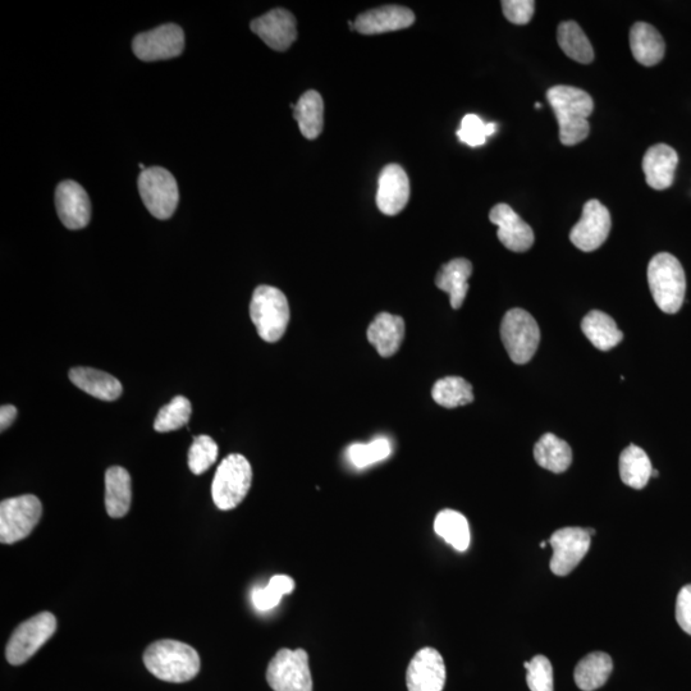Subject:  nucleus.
<instances>
[{"label":"nucleus","instance_id":"f257e3e1","mask_svg":"<svg viewBox=\"0 0 691 691\" xmlns=\"http://www.w3.org/2000/svg\"><path fill=\"white\" fill-rule=\"evenodd\" d=\"M547 99L560 126L561 143L572 146L587 139L588 118L594 111L592 96L572 86L558 85L547 91Z\"/></svg>","mask_w":691,"mask_h":691},{"label":"nucleus","instance_id":"f03ea898","mask_svg":"<svg viewBox=\"0 0 691 691\" xmlns=\"http://www.w3.org/2000/svg\"><path fill=\"white\" fill-rule=\"evenodd\" d=\"M144 663L157 679L182 684L194 679L200 671V656L189 644L177 640H159L149 645Z\"/></svg>","mask_w":691,"mask_h":691},{"label":"nucleus","instance_id":"7ed1b4c3","mask_svg":"<svg viewBox=\"0 0 691 691\" xmlns=\"http://www.w3.org/2000/svg\"><path fill=\"white\" fill-rule=\"evenodd\" d=\"M648 283L654 302L666 314H676L684 304L686 277L674 255L661 253L648 265Z\"/></svg>","mask_w":691,"mask_h":691},{"label":"nucleus","instance_id":"20e7f679","mask_svg":"<svg viewBox=\"0 0 691 691\" xmlns=\"http://www.w3.org/2000/svg\"><path fill=\"white\" fill-rule=\"evenodd\" d=\"M250 318L262 340L278 342L285 336L290 323V306L281 290L272 286H259L250 304Z\"/></svg>","mask_w":691,"mask_h":691},{"label":"nucleus","instance_id":"39448f33","mask_svg":"<svg viewBox=\"0 0 691 691\" xmlns=\"http://www.w3.org/2000/svg\"><path fill=\"white\" fill-rule=\"evenodd\" d=\"M253 483V469L245 456L239 453L227 456L214 475L212 496L215 506L222 511L236 509L245 500Z\"/></svg>","mask_w":691,"mask_h":691},{"label":"nucleus","instance_id":"423d86ee","mask_svg":"<svg viewBox=\"0 0 691 691\" xmlns=\"http://www.w3.org/2000/svg\"><path fill=\"white\" fill-rule=\"evenodd\" d=\"M501 338L510 359L515 364L524 365L533 359L538 350L541 329L528 311L512 309L502 320Z\"/></svg>","mask_w":691,"mask_h":691},{"label":"nucleus","instance_id":"0eeeda50","mask_svg":"<svg viewBox=\"0 0 691 691\" xmlns=\"http://www.w3.org/2000/svg\"><path fill=\"white\" fill-rule=\"evenodd\" d=\"M43 515V506L32 494L0 503V542L15 544L29 537Z\"/></svg>","mask_w":691,"mask_h":691},{"label":"nucleus","instance_id":"6e6552de","mask_svg":"<svg viewBox=\"0 0 691 691\" xmlns=\"http://www.w3.org/2000/svg\"><path fill=\"white\" fill-rule=\"evenodd\" d=\"M139 191L146 209L155 218L168 219L176 212L180 191L176 178L167 169L146 168L139 176Z\"/></svg>","mask_w":691,"mask_h":691},{"label":"nucleus","instance_id":"1a4fd4ad","mask_svg":"<svg viewBox=\"0 0 691 691\" xmlns=\"http://www.w3.org/2000/svg\"><path fill=\"white\" fill-rule=\"evenodd\" d=\"M57 630V619L53 613L41 612L22 622L9 639L6 656L13 666L24 665Z\"/></svg>","mask_w":691,"mask_h":691},{"label":"nucleus","instance_id":"9d476101","mask_svg":"<svg viewBox=\"0 0 691 691\" xmlns=\"http://www.w3.org/2000/svg\"><path fill=\"white\" fill-rule=\"evenodd\" d=\"M267 680L274 691H313L308 652L281 649L269 663Z\"/></svg>","mask_w":691,"mask_h":691},{"label":"nucleus","instance_id":"9b49d317","mask_svg":"<svg viewBox=\"0 0 691 691\" xmlns=\"http://www.w3.org/2000/svg\"><path fill=\"white\" fill-rule=\"evenodd\" d=\"M185 35L180 26L167 24L137 35L132 43L135 56L144 62L166 61L180 56Z\"/></svg>","mask_w":691,"mask_h":691},{"label":"nucleus","instance_id":"f8f14e48","mask_svg":"<svg viewBox=\"0 0 691 691\" xmlns=\"http://www.w3.org/2000/svg\"><path fill=\"white\" fill-rule=\"evenodd\" d=\"M592 537L583 528H564L557 530L549 539L553 549L551 571L557 576H566L587 556Z\"/></svg>","mask_w":691,"mask_h":691},{"label":"nucleus","instance_id":"ddd939ff","mask_svg":"<svg viewBox=\"0 0 691 691\" xmlns=\"http://www.w3.org/2000/svg\"><path fill=\"white\" fill-rule=\"evenodd\" d=\"M612 227L611 214L598 200H589L584 205L581 219L572 228L570 240L579 250L590 253L606 242Z\"/></svg>","mask_w":691,"mask_h":691},{"label":"nucleus","instance_id":"4468645a","mask_svg":"<svg viewBox=\"0 0 691 691\" xmlns=\"http://www.w3.org/2000/svg\"><path fill=\"white\" fill-rule=\"evenodd\" d=\"M446 679L445 661L441 653L434 648L420 649L406 672L409 691H443Z\"/></svg>","mask_w":691,"mask_h":691},{"label":"nucleus","instance_id":"2eb2a0df","mask_svg":"<svg viewBox=\"0 0 691 691\" xmlns=\"http://www.w3.org/2000/svg\"><path fill=\"white\" fill-rule=\"evenodd\" d=\"M251 30L277 52H285L297 39L296 20L286 9L277 8L251 22Z\"/></svg>","mask_w":691,"mask_h":691},{"label":"nucleus","instance_id":"dca6fc26","mask_svg":"<svg viewBox=\"0 0 691 691\" xmlns=\"http://www.w3.org/2000/svg\"><path fill=\"white\" fill-rule=\"evenodd\" d=\"M489 219L498 227L501 244L514 253H525L534 245V232L528 223L507 204H498L489 213Z\"/></svg>","mask_w":691,"mask_h":691},{"label":"nucleus","instance_id":"f3484780","mask_svg":"<svg viewBox=\"0 0 691 691\" xmlns=\"http://www.w3.org/2000/svg\"><path fill=\"white\" fill-rule=\"evenodd\" d=\"M56 207L59 218L68 230H81L88 226L91 217L89 195L75 181H63L56 190Z\"/></svg>","mask_w":691,"mask_h":691},{"label":"nucleus","instance_id":"a211bd4d","mask_svg":"<svg viewBox=\"0 0 691 691\" xmlns=\"http://www.w3.org/2000/svg\"><path fill=\"white\" fill-rule=\"evenodd\" d=\"M410 181L405 169L398 164L384 167L379 176L377 205L386 215H396L409 203Z\"/></svg>","mask_w":691,"mask_h":691},{"label":"nucleus","instance_id":"6ab92c4d","mask_svg":"<svg viewBox=\"0 0 691 691\" xmlns=\"http://www.w3.org/2000/svg\"><path fill=\"white\" fill-rule=\"evenodd\" d=\"M415 22L414 12L400 6H384L372 9L356 18L355 27L363 35L407 29Z\"/></svg>","mask_w":691,"mask_h":691},{"label":"nucleus","instance_id":"aec40b11","mask_svg":"<svg viewBox=\"0 0 691 691\" xmlns=\"http://www.w3.org/2000/svg\"><path fill=\"white\" fill-rule=\"evenodd\" d=\"M679 155L675 149L666 144H658L649 148L643 158L645 180L654 190H666L675 180V172Z\"/></svg>","mask_w":691,"mask_h":691},{"label":"nucleus","instance_id":"412c9836","mask_svg":"<svg viewBox=\"0 0 691 691\" xmlns=\"http://www.w3.org/2000/svg\"><path fill=\"white\" fill-rule=\"evenodd\" d=\"M405 320L398 315L381 313L368 328V341L382 358H391L404 342Z\"/></svg>","mask_w":691,"mask_h":691},{"label":"nucleus","instance_id":"4be33fe9","mask_svg":"<svg viewBox=\"0 0 691 691\" xmlns=\"http://www.w3.org/2000/svg\"><path fill=\"white\" fill-rule=\"evenodd\" d=\"M473 265L468 259H453L438 272L436 286L450 295L452 309H460L469 291V278Z\"/></svg>","mask_w":691,"mask_h":691},{"label":"nucleus","instance_id":"5701e85b","mask_svg":"<svg viewBox=\"0 0 691 691\" xmlns=\"http://www.w3.org/2000/svg\"><path fill=\"white\" fill-rule=\"evenodd\" d=\"M630 48L633 56L645 67L656 66L665 57L666 44L652 25L638 22L630 30Z\"/></svg>","mask_w":691,"mask_h":691},{"label":"nucleus","instance_id":"b1692460","mask_svg":"<svg viewBox=\"0 0 691 691\" xmlns=\"http://www.w3.org/2000/svg\"><path fill=\"white\" fill-rule=\"evenodd\" d=\"M73 384L88 395L103 401H114L122 395V384L113 375L93 368H73L70 372Z\"/></svg>","mask_w":691,"mask_h":691},{"label":"nucleus","instance_id":"393cba45","mask_svg":"<svg viewBox=\"0 0 691 691\" xmlns=\"http://www.w3.org/2000/svg\"><path fill=\"white\" fill-rule=\"evenodd\" d=\"M131 477L126 469L113 466L105 473V509L113 519H121L130 511Z\"/></svg>","mask_w":691,"mask_h":691},{"label":"nucleus","instance_id":"a878e982","mask_svg":"<svg viewBox=\"0 0 691 691\" xmlns=\"http://www.w3.org/2000/svg\"><path fill=\"white\" fill-rule=\"evenodd\" d=\"M581 331L601 351H610L624 340L615 320L603 311L593 310L581 322Z\"/></svg>","mask_w":691,"mask_h":691},{"label":"nucleus","instance_id":"bb28decb","mask_svg":"<svg viewBox=\"0 0 691 691\" xmlns=\"http://www.w3.org/2000/svg\"><path fill=\"white\" fill-rule=\"evenodd\" d=\"M534 459L541 468L561 474L572 464V450L569 443L555 434L547 433L535 445Z\"/></svg>","mask_w":691,"mask_h":691},{"label":"nucleus","instance_id":"cd10ccee","mask_svg":"<svg viewBox=\"0 0 691 691\" xmlns=\"http://www.w3.org/2000/svg\"><path fill=\"white\" fill-rule=\"evenodd\" d=\"M612 670V658L607 653H590L576 666L574 674L575 683L583 691L597 690L607 683Z\"/></svg>","mask_w":691,"mask_h":691},{"label":"nucleus","instance_id":"c85d7f7f","mask_svg":"<svg viewBox=\"0 0 691 691\" xmlns=\"http://www.w3.org/2000/svg\"><path fill=\"white\" fill-rule=\"evenodd\" d=\"M294 109L295 120L299 123L301 134L308 140H315L322 134L324 126V103L317 91H306Z\"/></svg>","mask_w":691,"mask_h":691},{"label":"nucleus","instance_id":"c756f323","mask_svg":"<svg viewBox=\"0 0 691 691\" xmlns=\"http://www.w3.org/2000/svg\"><path fill=\"white\" fill-rule=\"evenodd\" d=\"M434 532L456 551L465 552L470 547L469 521L459 511L447 509L439 512L434 520Z\"/></svg>","mask_w":691,"mask_h":691},{"label":"nucleus","instance_id":"7c9ffc66","mask_svg":"<svg viewBox=\"0 0 691 691\" xmlns=\"http://www.w3.org/2000/svg\"><path fill=\"white\" fill-rule=\"evenodd\" d=\"M653 466L642 448L630 445L620 456V477L630 488L643 489L652 478Z\"/></svg>","mask_w":691,"mask_h":691},{"label":"nucleus","instance_id":"2f4dec72","mask_svg":"<svg viewBox=\"0 0 691 691\" xmlns=\"http://www.w3.org/2000/svg\"><path fill=\"white\" fill-rule=\"evenodd\" d=\"M557 40L560 48L572 61L589 64L594 61V50L587 35L575 21L562 22L558 26Z\"/></svg>","mask_w":691,"mask_h":691},{"label":"nucleus","instance_id":"473e14b6","mask_svg":"<svg viewBox=\"0 0 691 691\" xmlns=\"http://www.w3.org/2000/svg\"><path fill=\"white\" fill-rule=\"evenodd\" d=\"M432 397L439 406L456 409L474 401L473 386L461 377L442 378L434 384Z\"/></svg>","mask_w":691,"mask_h":691},{"label":"nucleus","instance_id":"72a5a7b5","mask_svg":"<svg viewBox=\"0 0 691 691\" xmlns=\"http://www.w3.org/2000/svg\"><path fill=\"white\" fill-rule=\"evenodd\" d=\"M295 590V580L287 575L273 576L267 587L255 588L251 599L256 610L268 612L276 608L281 603L283 596L291 594Z\"/></svg>","mask_w":691,"mask_h":691},{"label":"nucleus","instance_id":"f704fd0d","mask_svg":"<svg viewBox=\"0 0 691 691\" xmlns=\"http://www.w3.org/2000/svg\"><path fill=\"white\" fill-rule=\"evenodd\" d=\"M191 413V402L186 397L177 396L159 411L154 429L159 433H167L185 427L190 421Z\"/></svg>","mask_w":691,"mask_h":691},{"label":"nucleus","instance_id":"c9c22d12","mask_svg":"<svg viewBox=\"0 0 691 691\" xmlns=\"http://www.w3.org/2000/svg\"><path fill=\"white\" fill-rule=\"evenodd\" d=\"M392 447L386 438H378L375 441L366 443H356L347 450V459L355 468L364 469L370 465L377 464L390 457Z\"/></svg>","mask_w":691,"mask_h":691},{"label":"nucleus","instance_id":"e433bc0d","mask_svg":"<svg viewBox=\"0 0 691 691\" xmlns=\"http://www.w3.org/2000/svg\"><path fill=\"white\" fill-rule=\"evenodd\" d=\"M218 446L209 436L195 437L189 451V468L195 475L204 474L217 461Z\"/></svg>","mask_w":691,"mask_h":691},{"label":"nucleus","instance_id":"4c0bfd02","mask_svg":"<svg viewBox=\"0 0 691 691\" xmlns=\"http://www.w3.org/2000/svg\"><path fill=\"white\" fill-rule=\"evenodd\" d=\"M526 683L530 691H553V668L547 657L535 656L532 661L525 662Z\"/></svg>","mask_w":691,"mask_h":691},{"label":"nucleus","instance_id":"58836bf2","mask_svg":"<svg viewBox=\"0 0 691 691\" xmlns=\"http://www.w3.org/2000/svg\"><path fill=\"white\" fill-rule=\"evenodd\" d=\"M457 137L461 143L477 148L482 146L487 141V123L483 122L482 118L475 116V114H468L462 118L461 127L457 131Z\"/></svg>","mask_w":691,"mask_h":691},{"label":"nucleus","instance_id":"ea45409f","mask_svg":"<svg viewBox=\"0 0 691 691\" xmlns=\"http://www.w3.org/2000/svg\"><path fill=\"white\" fill-rule=\"evenodd\" d=\"M503 15L511 24L523 26L532 21L535 3L533 0H503Z\"/></svg>","mask_w":691,"mask_h":691},{"label":"nucleus","instance_id":"a19ab883","mask_svg":"<svg viewBox=\"0 0 691 691\" xmlns=\"http://www.w3.org/2000/svg\"><path fill=\"white\" fill-rule=\"evenodd\" d=\"M676 620L680 628L691 635V584L685 585L677 596Z\"/></svg>","mask_w":691,"mask_h":691},{"label":"nucleus","instance_id":"79ce46f5","mask_svg":"<svg viewBox=\"0 0 691 691\" xmlns=\"http://www.w3.org/2000/svg\"><path fill=\"white\" fill-rule=\"evenodd\" d=\"M16 418H17V409L15 406H12V405L2 406V409H0V430H2V432H4V430L11 427V425L13 424V421H15Z\"/></svg>","mask_w":691,"mask_h":691},{"label":"nucleus","instance_id":"37998d69","mask_svg":"<svg viewBox=\"0 0 691 691\" xmlns=\"http://www.w3.org/2000/svg\"><path fill=\"white\" fill-rule=\"evenodd\" d=\"M587 532L590 535V537H594V535H596V530L594 529H587Z\"/></svg>","mask_w":691,"mask_h":691},{"label":"nucleus","instance_id":"c03bdc74","mask_svg":"<svg viewBox=\"0 0 691 691\" xmlns=\"http://www.w3.org/2000/svg\"><path fill=\"white\" fill-rule=\"evenodd\" d=\"M658 475H660V473H658L657 470H654V469H653L652 477H656V478H657Z\"/></svg>","mask_w":691,"mask_h":691},{"label":"nucleus","instance_id":"a18cd8bd","mask_svg":"<svg viewBox=\"0 0 691 691\" xmlns=\"http://www.w3.org/2000/svg\"><path fill=\"white\" fill-rule=\"evenodd\" d=\"M541 107H542V105H541V104H539V103L535 104V108H537V109H541Z\"/></svg>","mask_w":691,"mask_h":691},{"label":"nucleus","instance_id":"49530a36","mask_svg":"<svg viewBox=\"0 0 691 691\" xmlns=\"http://www.w3.org/2000/svg\"><path fill=\"white\" fill-rule=\"evenodd\" d=\"M541 547H542V548H546V547H547V543H546V542H542V543H541Z\"/></svg>","mask_w":691,"mask_h":691}]
</instances>
